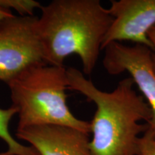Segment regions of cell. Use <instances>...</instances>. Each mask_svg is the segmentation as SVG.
Returning a JSON list of instances; mask_svg holds the SVG:
<instances>
[{"label": "cell", "instance_id": "obj_9", "mask_svg": "<svg viewBox=\"0 0 155 155\" xmlns=\"http://www.w3.org/2000/svg\"><path fill=\"white\" fill-rule=\"evenodd\" d=\"M0 7L10 11L15 9L18 12L19 16L32 17L35 16V11L41 9L43 6L35 0H0Z\"/></svg>", "mask_w": 155, "mask_h": 155}, {"label": "cell", "instance_id": "obj_7", "mask_svg": "<svg viewBox=\"0 0 155 155\" xmlns=\"http://www.w3.org/2000/svg\"><path fill=\"white\" fill-rule=\"evenodd\" d=\"M16 137L28 142L38 155H94L89 134L73 128L34 126L17 129Z\"/></svg>", "mask_w": 155, "mask_h": 155}, {"label": "cell", "instance_id": "obj_3", "mask_svg": "<svg viewBox=\"0 0 155 155\" xmlns=\"http://www.w3.org/2000/svg\"><path fill=\"white\" fill-rule=\"evenodd\" d=\"M17 129L54 125L91 133L90 122L78 119L67 104V68L42 63L28 67L7 83Z\"/></svg>", "mask_w": 155, "mask_h": 155}, {"label": "cell", "instance_id": "obj_5", "mask_svg": "<svg viewBox=\"0 0 155 155\" xmlns=\"http://www.w3.org/2000/svg\"><path fill=\"white\" fill-rule=\"evenodd\" d=\"M103 65L108 74L127 72L137 84L152 111L149 127L155 133V71L153 50L143 45H126L119 42L104 48Z\"/></svg>", "mask_w": 155, "mask_h": 155}, {"label": "cell", "instance_id": "obj_1", "mask_svg": "<svg viewBox=\"0 0 155 155\" xmlns=\"http://www.w3.org/2000/svg\"><path fill=\"white\" fill-rule=\"evenodd\" d=\"M68 88L86 96L96 106L90 122L94 155H139L141 134L149 129L152 111L143 96L134 88L131 77L121 81L111 92L98 89L79 70L67 68Z\"/></svg>", "mask_w": 155, "mask_h": 155}, {"label": "cell", "instance_id": "obj_11", "mask_svg": "<svg viewBox=\"0 0 155 155\" xmlns=\"http://www.w3.org/2000/svg\"><path fill=\"white\" fill-rule=\"evenodd\" d=\"M147 37L153 46V62H154V68L155 71V25L149 30Z\"/></svg>", "mask_w": 155, "mask_h": 155}, {"label": "cell", "instance_id": "obj_8", "mask_svg": "<svg viewBox=\"0 0 155 155\" xmlns=\"http://www.w3.org/2000/svg\"><path fill=\"white\" fill-rule=\"evenodd\" d=\"M17 110L12 106L8 108H0V139L8 147L7 152L15 155H38V152L32 147L21 144L12 136L9 130V122Z\"/></svg>", "mask_w": 155, "mask_h": 155}, {"label": "cell", "instance_id": "obj_4", "mask_svg": "<svg viewBox=\"0 0 155 155\" xmlns=\"http://www.w3.org/2000/svg\"><path fill=\"white\" fill-rule=\"evenodd\" d=\"M38 19L13 15L0 20V81L7 84L28 67L45 63Z\"/></svg>", "mask_w": 155, "mask_h": 155}, {"label": "cell", "instance_id": "obj_2", "mask_svg": "<svg viewBox=\"0 0 155 155\" xmlns=\"http://www.w3.org/2000/svg\"><path fill=\"white\" fill-rule=\"evenodd\" d=\"M112 22L113 17L99 0H54L43 6L37 31L44 62L64 66L65 58L76 55L83 73L91 75Z\"/></svg>", "mask_w": 155, "mask_h": 155}, {"label": "cell", "instance_id": "obj_13", "mask_svg": "<svg viewBox=\"0 0 155 155\" xmlns=\"http://www.w3.org/2000/svg\"><path fill=\"white\" fill-rule=\"evenodd\" d=\"M0 155H15V154H11V153H9L8 152H4V153H0Z\"/></svg>", "mask_w": 155, "mask_h": 155}, {"label": "cell", "instance_id": "obj_10", "mask_svg": "<svg viewBox=\"0 0 155 155\" xmlns=\"http://www.w3.org/2000/svg\"><path fill=\"white\" fill-rule=\"evenodd\" d=\"M139 155H155V133L150 127L139 139Z\"/></svg>", "mask_w": 155, "mask_h": 155}, {"label": "cell", "instance_id": "obj_6", "mask_svg": "<svg viewBox=\"0 0 155 155\" xmlns=\"http://www.w3.org/2000/svg\"><path fill=\"white\" fill-rule=\"evenodd\" d=\"M108 9L113 22L101 50L111 42L130 41L153 50L147 33L155 25V0H112Z\"/></svg>", "mask_w": 155, "mask_h": 155}, {"label": "cell", "instance_id": "obj_12", "mask_svg": "<svg viewBox=\"0 0 155 155\" xmlns=\"http://www.w3.org/2000/svg\"><path fill=\"white\" fill-rule=\"evenodd\" d=\"M12 12V11L8 10V9H6L5 8H2V7H0V20L2 19L7 18V17H10L13 16Z\"/></svg>", "mask_w": 155, "mask_h": 155}]
</instances>
